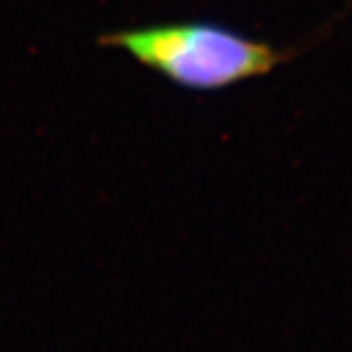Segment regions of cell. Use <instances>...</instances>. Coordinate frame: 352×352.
I'll use <instances>...</instances> for the list:
<instances>
[{
	"label": "cell",
	"mask_w": 352,
	"mask_h": 352,
	"mask_svg": "<svg viewBox=\"0 0 352 352\" xmlns=\"http://www.w3.org/2000/svg\"><path fill=\"white\" fill-rule=\"evenodd\" d=\"M104 47L124 51L135 63L192 92H215L272 73L294 57L215 22H161L98 36Z\"/></svg>",
	"instance_id": "obj_1"
}]
</instances>
